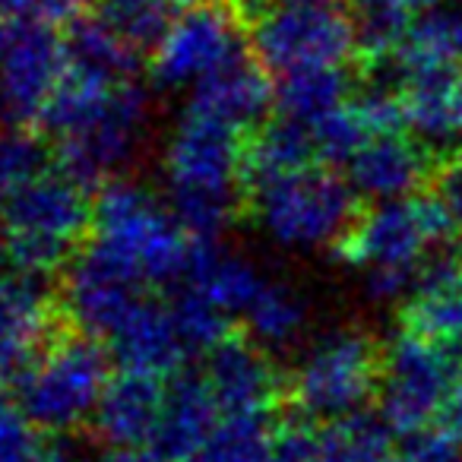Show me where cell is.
I'll return each mask as SVG.
<instances>
[{"label": "cell", "instance_id": "obj_1", "mask_svg": "<svg viewBox=\"0 0 462 462\" xmlns=\"http://www.w3.org/2000/svg\"><path fill=\"white\" fill-rule=\"evenodd\" d=\"M42 124L58 140L60 171L89 187L134 162L149 130V102L134 79H102L70 67Z\"/></svg>", "mask_w": 462, "mask_h": 462}, {"label": "cell", "instance_id": "obj_2", "mask_svg": "<svg viewBox=\"0 0 462 462\" xmlns=\"http://www.w3.org/2000/svg\"><path fill=\"white\" fill-rule=\"evenodd\" d=\"M171 209L193 241H218L241 212L245 136L187 108L165 146Z\"/></svg>", "mask_w": 462, "mask_h": 462}, {"label": "cell", "instance_id": "obj_3", "mask_svg": "<svg viewBox=\"0 0 462 462\" xmlns=\"http://www.w3.org/2000/svg\"><path fill=\"white\" fill-rule=\"evenodd\" d=\"M453 222L437 197H402L374 203L358 212L346 238L336 245L348 266L365 273V285L377 301L405 298L428 254L453 235Z\"/></svg>", "mask_w": 462, "mask_h": 462}, {"label": "cell", "instance_id": "obj_4", "mask_svg": "<svg viewBox=\"0 0 462 462\" xmlns=\"http://www.w3.org/2000/svg\"><path fill=\"white\" fill-rule=\"evenodd\" d=\"M92 245L124 260L146 279V285H171L187 279L197 251V241L171 206L130 180H111L102 190L92 206Z\"/></svg>", "mask_w": 462, "mask_h": 462}, {"label": "cell", "instance_id": "obj_5", "mask_svg": "<svg viewBox=\"0 0 462 462\" xmlns=\"http://www.w3.org/2000/svg\"><path fill=\"white\" fill-rule=\"evenodd\" d=\"M92 228L86 184L67 171H42L0 212V254L10 270L48 276L60 270Z\"/></svg>", "mask_w": 462, "mask_h": 462}, {"label": "cell", "instance_id": "obj_6", "mask_svg": "<svg viewBox=\"0 0 462 462\" xmlns=\"http://www.w3.org/2000/svg\"><path fill=\"white\" fill-rule=\"evenodd\" d=\"M247 209L276 245L310 251L336 247L358 218L352 180L323 165H304L245 193Z\"/></svg>", "mask_w": 462, "mask_h": 462}, {"label": "cell", "instance_id": "obj_7", "mask_svg": "<svg viewBox=\"0 0 462 462\" xmlns=\"http://www.w3.org/2000/svg\"><path fill=\"white\" fill-rule=\"evenodd\" d=\"M111 380V358L102 342L79 329L58 333L20 377V405L51 434L92 421Z\"/></svg>", "mask_w": 462, "mask_h": 462}, {"label": "cell", "instance_id": "obj_8", "mask_svg": "<svg viewBox=\"0 0 462 462\" xmlns=\"http://www.w3.org/2000/svg\"><path fill=\"white\" fill-rule=\"evenodd\" d=\"M383 352L367 329H333L314 342L289 377V399L308 418H342L377 396Z\"/></svg>", "mask_w": 462, "mask_h": 462}, {"label": "cell", "instance_id": "obj_9", "mask_svg": "<svg viewBox=\"0 0 462 462\" xmlns=\"http://www.w3.org/2000/svg\"><path fill=\"white\" fill-rule=\"evenodd\" d=\"M254 58L270 73H301L346 67L358 54L348 14L329 4H276L251 29Z\"/></svg>", "mask_w": 462, "mask_h": 462}, {"label": "cell", "instance_id": "obj_10", "mask_svg": "<svg viewBox=\"0 0 462 462\" xmlns=\"http://www.w3.org/2000/svg\"><path fill=\"white\" fill-rule=\"evenodd\" d=\"M459 367L462 358L453 352L402 329L383 352V377L377 390L380 415L393 434L415 437L430 430V424L443 418Z\"/></svg>", "mask_w": 462, "mask_h": 462}, {"label": "cell", "instance_id": "obj_11", "mask_svg": "<svg viewBox=\"0 0 462 462\" xmlns=\"http://www.w3.org/2000/svg\"><path fill=\"white\" fill-rule=\"evenodd\" d=\"M245 26L235 0H190L152 48L149 73L162 89H187L241 54Z\"/></svg>", "mask_w": 462, "mask_h": 462}, {"label": "cell", "instance_id": "obj_12", "mask_svg": "<svg viewBox=\"0 0 462 462\" xmlns=\"http://www.w3.org/2000/svg\"><path fill=\"white\" fill-rule=\"evenodd\" d=\"M143 298L146 279L98 245L86 247L67 270L64 314L70 317L73 329L96 339H111V333L134 314Z\"/></svg>", "mask_w": 462, "mask_h": 462}, {"label": "cell", "instance_id": "obj_13", "mask_svg": "<svg viewBox=\"0 0 462 462\" xmlns=\"http://www.w3.org/2000/svg\"><path fill=\"white\" fill-rule=\"evenodd\" d=\"M67 42L48 23H26L0 60V92L16 121H42L67 79Z\"/></svg>", "mask_w": 462, "mask_h": 462}, {"label": "cell", "instance_id": "obj_14", "mask_svg": "<svg viewBox=\"0 0 462 462\" xmlns=\"http://www.w3.org/2000/svg\"><path fill=\"white\" fill-rule=\"evenodd\" d=\"M222 415H260L266 418L282 399H289V380L251 336L231 333L222 346L209 352L203 371Z\"/></svg>", "mask_w": 462, "mask_h": 462}, {"label": "cell", "instance_id": "obj_15", "mask_svg": "<svg viewBox=\"0 0 462 462\" xmlns=\"http://www.w3.org/2000/svg\"><path fill=\"white\" fill-rule=\"evenodd\" d=\"M58 333V310L39 276L0 273V374H23Z\"/></svg>", "mask_w": 462, "mask_h": 462}, {"label": "cell", "instance_id": "obj_16", "mask_svg": "<svg viewBox=\"0 0 462 462\" xmlns=\"http://www.w3.org/2000/svg\"><path fill=\"white\" fill-rule=\"evenodd\" d=\"M402 124L430 152L462 149V67L443 64L399 77Z\"/></svg>", "mask_w": 462, "mask_h": 462}, {"label": "cell", "instance_id": "obj_17", "mask_svg": "<svg viewBox=\"0 0 462 462\" xmlns=\"http://www.w3.org/2000/svg\"><path fill=\"white\" fill-rule=\"evenodd\" d=\"M430 149L405 130L377 134L348 162V180L355 193L371 203L411 197L434 174Z\"/></svg>", "mask_w": 462, "mask_h": 462}, {"label": "cell", "instance_id": "obj_18", "mask_svg": "<svg viewBox=\"0 0 462 462\" xmlns=\"http://www.w3.org/2000/svg\"><path fill=\"white\" fill-rule=\"evenodd\" d=\"M402 329L462 358V254L424 263L399 310Z\"/></svg>", "mask_w": 462, "mask_h": 462}, {"label": "cell", "instance_id": "obj_19", "mask_svg": "<svg viewBox=\"0 0 462 462\" xmlns=\"http://www.w3.org/2000/svg\"><path fill=\"white\" fill-rule=\"evenodd\" d=\"M168 390L159 377L121 371L108 380L92 415V434L108 447H146L162 421Z\"/></svg>", "mask_w": 462, "mask_h": 462}, {"label": "cell", "instance_id": "obj_20", "mask_svg": "<svg viewBox=\"0 0 462 462\" xmlns=\"http://www.w3.org/2000/svg\"><path fill=\"white\" fill-rule=\"evenodd\" d=\"M108 342L124 371L149 374L159 380L168 374H178L184 358L190 355L171 317V308L152 304L149 298L136 304L134 314L111 333Z\"/></svg>", "mask_w": 462, "mask_h": 462}, {"label": "cell", "instance_id": "obj_21", "mask_svg": "<svg viewBox=\"0 0 462 462\" xmlns=\"http://www.w3.org/2000/svg\"><path fill=\"white\" fill-rule=\"evenodd\" d=\"M266 67L257 58H247L245 51L231 58L225 67L193 86L190 108L212 117L218 124H228L235 130H254L273 102Z\"/></svg>", "mask_w": 462, "mask_h": 462}, {"label": "cell", "instance_id": "obj_22", "mask_svg": "<svg viewBox=\"0 0 462 462\" xmlns=\"http://www.w3.org/2000/svg\"><path fill=\"white\" fill-rule=\"evenodd\" d=\"M218 421H222V409H218L206 377L184 374L168 386L152 449L165 462H193V456L203 449Z\"/></svg>", "mask_w": 462, "mask_h": 462}, {"label": "cell", "instance_id": "obj_23", "mask_svg": "<svg viewBox=\"0 0 462 462\" xmlns=\"http://www.w3.org/2000/svg\"><path fill=\"white\" fill-rule=\"evenodd\" d=\"M187 289L199 291L206 301L222 308L228 317L241 314L254 304L260 289L266 285V276L251 260L228 254L218 247V241H197V251L187 273Z\"/></svg>", "mask_w": 462, "mask_h": 462}, {"label": "cell", "instance_id": "obj_24", "mask_svg": "<svg viewBox=\"0 0 462 462\" xmlns=\"http://www.w3.org/2000/svg\"><path fill=\"white\" fill-rule=\"evenodd\" d=\"M314 159L317 146L308 124L291 121L285 115L279 121L257 124L245 136V193L279 174L314 165Z\"/></svg>", "mask_w": 462, "mask_h": 462}, {"label": "cell", "instance_id": "obj_25", "mask_svg": "<svg viewBox=\"0 0 462 462\" xmlns=\"http://www.w3.org/2000/svg\"><path fill=\"white\" fill-rule=\"evenodd\" d=\"M67 58L73 70L92 73L102 79H130L136 70L140 51L115 32L102 16L79 20L67 35Z\"/></svg>", "mask_w": 462, "mask_h": 462}, {"label": "cell", "instance_id": "obj_26", "mask_svg": "<svg viewBox=\"0 0 462 462\" xmlns=\"http://www.w3.org/2000/svg\"><path fill=\"white\" fill-rule=\"evenodd\" d=\"M393 456V428L383 415H352L329 418L320 430V453L317 462H386Z\"/></svg>", "mask_w": 462, "mask_h": 462}, {"label": "cell", "instance_id": "obj_27", "mask_svg": "<svg viewBox=\"0 0 462 462\" xmlns=\"http://www.w3.org/2000/svg\"><path fill=\"white\" fill-rule=\"evenodd\" d=\"M245 320L247 329H251L247 333L251 339H257L263 348H282L291 346L304 333V327H308V304H304V298L291 285L266 279L260 295L245 310Z\"/></svg>", "mask_w": 462, "mask_h": 462}, {"label": "cell", "instance_id": "obj_28", "mask_svg": "<svg viewBox=\"0 0 462 462\" xmlns=\"http://www.w3.org/2000/svg\"><path fill=\"white\" fill-rule=\"evenodd\" d=\"M348 98V77L342 67H323V70H301L279 77L276 102L285 117L301 124H317L323 115L339 108Z\"/></svg>", "mask_w": 462, "mask_h": 462}, {"label": "cell", "instance_id": "obj_29", "mask_svg": "<svg viewBox=\"0 0 462 462\" xmlns=\"http://www.w3.org/2000/svg\"><path fill=\"white\" fill-rule=\"evenodd\" d=\"M409 16V10L396 0H352V23L361 58L371 67L390 64L411 26Z\"/></svg>", "mask_w": 462, "mask_h": 462}, {"label": "cell", "instance_id": "obj_30", "mask_svg": "<svg viewBox=\"0 0 462 462\" xmlns=\"http://www.w3.org/2000/svg\"><path fill=\"white\" fill-rule=\"evenodd\" d=\"M310 134H314L317 159L329 162V165H348L355 152L380 130L374 124L371 111H367L365 98L348 96L339 108H333L317 124H310Z\"/></svg>", "mask_w": 462, "mask_h": 462}, {"label": "cell", "instance_id": "obj_31", "mask_svg": "<svg viewBox=\"0 0 462 462\" xmlns=\"http://www.w3.org/2000/svg\"><path fill=\"white\" fill-rule=\"evenodd\" d=\"M273 424L260 415H222L193 462H270Z\"/></svg>", "mask_w": 462, "mask_h": 462}, {"label": "cell", "instance_id": "obj_32", "mask_svg": "<svg viewBox=\"0 0 462 462\" xmlns=\"http://www.w3.org/2000/svg\"><path fill=\"white\" fill-rule=\"evenodd\" d=\"M0 462H73L70 449L39 428L20 402L0 396Z\"/></svg>", "mask_w": 462, "mask_h": 462}, {"label": "cell", "instance_id": "obj_33", "mask_svg": "<svg viewBox=\"0 0 462 462\" xmlns=\"http://www.w3.org/2000/svg\"><path fill=\"white\" fill-rule=\"evenodd\" d=\"M105 23L136 51L155 48L178 16V0H102L98 10Z\"/></svg>", "mask_w": 462, "mask_h": 462}, {"label": "cell", "instance_id": "obj_34", "mask_svg": "<svg viewBox=\"0 0 462 462\" xmlns=\"http://www.w3.org/2000/svg\"><path fill=\"white\" fill-rule=\"evenodd\" d=\"M168 308H171V317L190 352H212L231 336V317L187 285L174 295Z\"/></svg>", "mask_w": 462, "mask_h": 462}, {"label": "cell", "instance_id": "obj_35", "mask_svg": "<svg viewBox=\"0 0 462 462\" xmlns=\"http://www.w3.org/2000/svg\"><path fill=\"white\" fill-rule=\"evenodd\" d=\"M42 171H45V146L39 136L23 127L0 130V212Z\"/></svg>", "mask_w": 462, "mask_h": 462}, {"label": "cell", "instance_id": "obj_36", "mask_svg": "<svg viewBox=\"0 0 462 462\" xmlns=\"http://www.w3.org/2000/svg\"><path fill=\"white\" fill-rule=\"evenodd\" d=\"M317 453H320V434L308 421V415L282 418L273 424L270 462H317Z\"/></svg>", "mask_w": 462, "mask_h": 462}, {"label": "cell", "instance_id": "obj_37", "mask_svg": "<svg viewBox=\"0 0 462 462\" xmlns=\"http://www.w3.org/2000/svg\"><path fill=\"white\" fill-rule=\"evenodd\" d=\"M386 462H462L459 440L443 430H421V434L409 437V443L393 449Z\"/></svg>", "mask_w": 462, "mask_h": 462}, {"label": "cell", "instance_id": "obj_38", "mask_svg": "<svg viewBox=\"0 0 462 462\" xmlns=\"http://www.w3.org/2000/svg\"><path fill=\"white\" fill-rule=\"evenodd\" d=\"M434 197L449 216L456 231H462V149L449 152L434 171Z\"/></svg>", "mask_w": 462, "mask_h": 462}, {"label": "cell", "instance_id": "obj_39", "mask_svg": "<svg viewBox=\"0 0 462 462\" xmlns=\"http://www.w3.org/2000/svg\"><path fill=\"white\" fill-rule=\"evenodd\" d=\"M23 26H26V23L20 20V14L10 7L7 0H0V60H4V54L10 51V45L16 42V35L23 32Z\"/></svg>", "mask_w": 462, "mask_h": 462}, {"label": "cell", "instance_id": "obj_40", "mask_svg": "<svg viewBox=\"0 0 462 462\" xmlns=\"http://www.w3.org/2000/svg\"><path fill=\"white\" fill-rule=\"evenodd\" d=\"M443 428L462 443V367H459V377L453 383V393H449V402L443 409Z\"/></svg>", "mask_w": 462, "mask_h": 462}, {"label": "cell", "instance_id": "obj_41", "mask_svg": "<svg viewBox=\"0 0 462 462\" xmlns=\"http://www.w3.org/2000/svg\"><path fill=\"white\" fill-rule=\"evenodd\" d=\"M443 16V32H447V48H449V58L453 64L462 67V7L447 10Z\"/></svg>", "mask_w": 462, "mask_h": 462}, {"label": "cell", "instance_id": "obj_42", "mask_svg": "<svg viewBox=\"0 0 462 462\" xmlns=\"http://www.w3.org/2000/svg\"><path fill=\"white\" fill-rule=\"evenodd\" d=\"M96 462H165L159 453H149L143 447H108V453H102Z\"/></svg>", "mask_w": 462, "mask_h": 462}, {"label": "cell", "instance_id": "obj_43", "mask_svg": "<svg viewBox=\"0 0 462 462\" xmlns=\"http://www.w3.org/2000/svg\"><path fill=\"white\" fill-rule=\"evenodd\" d=\"M396 4H402L409 14H428L430 7H437L440 0H396Z\"/></svg>", "mask_w": 462, "mask_h": 462}, {"label": "cell", "instance_id": "obj_44", "mask_svg": "<svg viewBox=\"0 0 462 462\" xmlns=\"http://www.w3.org/2000/svg\"><path fill=\"white\" fill-rule=\"evenodd\" d=\"M89 4H98V0H58V7H60V14H64V16L77 14L79 7H89Z\"/></svg>", "mask_w": 462, "mask_h": 462}, {"label": "cell", "instance_id": "obj_45", "mask_svg": "<svg viewBox=\"0 0 462 462\" xmlns=\"http://www.w3.org/2000/svg\"><path fill=\"white\" fill-rule=\"evenodd\" d=\"M279 4H329V0H279Z\"/></svg>", "mask_w": 462, "mask_h": 462}, {"label": "cell", "instance_id": "obj_46", "mask_svg": "<svg viewBox=\"0 0 462 462\" xmlns=\"http://www.w3.org/2000/svg\"><path fill=\"white\" fill-rule=\"evenodd\" d=\"M7 115V102H4V92H0V117Z\"/></svg>", "mask_w": 462, "mask_h": 462}, {"label": "cell", "instance_id": "obj_47", "mask_svg": "<svg viewBox=\"0 0 462 462\" xmlns=\"http://www.w3.org/2000/svg\"><path fill=\"white\" fill-rule=\"evenodd\" d=\"M0 380H4V374H0Z\"/></svg>", "mask_w": 462, "mask_h": 462}]
</instances>
